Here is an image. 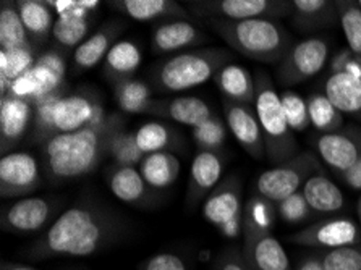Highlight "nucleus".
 I'll list each match as a JSON object with an SVG mask.
<instances>
[{
	"label": "nucleus",
	"mask_w": 361,
	"mask_h": 270,
	"mask_svg": "<svg viewBox=\"0 0 361 270\" xmlns=\"http://www.w3.org/2000/svg\"><path fill=\"white\" fill-rule=\"evenodd\" d=\"M130 220L97 197H83L63 211L51 227L25 250L31 261L101 254L128 238Z\"/></svg>",
	"instance_id": "obj_1"
},
{
	"label": "nucleus",
	"mask_w": 361,
	"mask_h": 270,
	"mask_svg": "<svg viewBox=\"0 0 361 270\" xmlns=\"http://www.w3.org/2000/svg\"><path fill=\"white\" fill-rule=\"evenodd\" d=\"M122 113H109L106 122L97 126L60 133L41 147L42 172L51 183L80 180L91 175L107 157L111 136L125 128Z\"/></svg>",
	"instance_id": "obj_2"
},
{
	"label": "nucleus",
	"mask_w": 361,
	"mask_h": 270,
	"mask_svg": "<svg viewBox=\"0 0 361 270\" xmlns=\"http://www.w3.org/2000/svg\"><path fill=\"white\" fill-rule=\"evenodd\" d=\"M204 23L235 52L256 62L279 65L295 44L290 31L276 20H206Z\"/></svg>",
	"instance_id": "obj_3"
},
{
	"label": "nucleus",
	"mask_w": 361,
	"mask_h": 270,
	"mask_svg": "<svg viewBox=\"0 0 361 270\" xmlns=\"http://www.w3.org/2000/svg\"><path fill=\"white\" fill-rule=\"evenodd\" d=\"M231 60V52L219 47L175 54L151 71L152 86L162 94L188 91L214 78L221 68L232 63Z\"/></svg>",
	"instance_id": "obj_4"
},
{
	"label": "nucleus",
	"mask_w": 361,
	"mask_h": 270,
	"mask_svg": "<svg viewBox=\"0 0 361 270\" xmlns=\"http://www.w3.org/2000/svg\"><path fill=\"white\" fill-rule=\"evenodd\" d=\"M256 97L255 110L258 115L262 137L266 146V159L281 165L298 156V141L288 126L283 113L281 94L266 71L256 73Z\"/></svg>",
	"instance_id": "obj_5"
},
{
	"label": "nucleus",
	"mask_w": 361,
	"mask_h": 270,
	"mask_svg": "<svg viewBox=\"0 0 361 270\" xmlns=\"http://www.w3.org/2000/svg\"><path fill=\"white\" fill-rule=\"evenodd\" d=\"M318 172H322L321 159L311 151L300 152L292 161L264 170L256 178L255 191L266 201L277 204L302 191L308 178Z\"/></svg>",
	"instance_id": "obj_6"
},
{
	"label": "nucleus",
	"mask_w": 361,
	"mask_h": 270,
	"mask_svg": "<svg viewBox=\"0 0 361 270\" xmlns=\"http://www.w3.org/2000/svg\"><path fill=\"white\" fill-rule=\"evenodd\" d=\"M190 10L201 21L206 20H276L290 18L292 2L288 0H193Z\"/></svg>",
	"instance_id": "obj_7"
},
{
	"label": "nucleus",
	"mask_w": 361,
	"mask_h": 270,
	"mask_svg": "<svg viewBox=\"0 0 361 270\" xmlns=\"http://www.w3.org/2000/svg\"><path fill=\"white\" fill-rule=\"evenodd\" d=\"M63 204V197H23L4 207L0 225L4 231L13 235H32L41 230L46 231L62 214L60 211Z\"/></svg>",
	"instance_id": "obj_8"
},
{
	"label": "nucleus",
	"mask_w": 361,
	"mask_h": 270,
	"mask_svg": "<svg viewBox=\"0 0 361 270\" xmlns=\"http://www.w3.org/2000/svg\"><path fill=\"white\" fill-rule=\"evenodd\" d=\"M329 55L331 42L326 37H308L295 42L277 65L276 78L279 85L290 87L311 80L326 67Z\"/></svg>",
	"instance_id": "obj_9"
},
{
	"label": "nucleus",
	"mask_w": 361,
	"mask_h": 270,
	"mask_svg": "<svg viewBox=\"0 0 361 270\" xmlns=\"http://www.w3.org/2000/svg\"><path fill=\"white\" fill-rule=\"evenodd\" d=\"M243 185L238 175H228L202 204V217L224 235L237 236L243 223Z\"/></svg>",
	"instance_id": "obj_10"
},
{
	"label": "nucleus",
	"mask_w": 361,
	"mask_h": 270,
	"mask_svg": "<svg viewBox=\"0 0 361 270\" xmlns=\"http://www.w3.org/2000/svg\"><path fill=\"white\" fill-rule=\"evenodd\" d=\"M109 115L102 106L101 96L92 90H78L67 92L60 99L56 109V128L60 133H73V131L97 126L106 122Z\"/></svg>",
	"instance_id": "obj_11"
},
{
	"label": "nucleus",
	"mask_w": 361,
	"mask_h": 270,
	"mask_svg": "<svg viewBox=\"0 0 361 270\" xmlns=\"http://www.w3.org/2000/svg\"><path fill=\"white\" fill-rule=\"evenodd\" d=\"M288 243L314 247L321 251L355 246L361 243V227L347 217L321 220L290 235Z\"/></svg>",
	"instance_id": "obj_12"
},
{
	"label": "nucleus",
	"mask_w": 361,
	"mask_h": 270,
	"mask_svg": "<svg viewBox=\"0 0 361 270\" xmlns=\"http://www.w3.org/2000/svg\"><path fill=\"white\" fill-rule=\"evenodd\" d=\"M243 254L255 270H293L286 250L271 228L243 217Z\"/></svg>",
	"instance_id": "obj_13"
},
{
	"label": "nucleus",
	"mask_w": 361,
	"mask_h": 270,
	"mask_svg": "<svg viewBox=\"0 0 361 270\" xmlns=\"http://www.w3.org/2000/svg\"><path fill=\"white\" fill-rule=\"evenodd\" d=\"M313 145L321 161L338 175L361 159V128L357 125L342 126L332 133L318 135Z\"/></svg>",
	"instance_id": "obj_14"
},
{
	"label": "nucleus",
	"mask_w": 361,
	"mask_h": 270,
	"mask_svg": "<svg viewBox=\"0 0 361 270\" xmlns=\"http://www.w3.org/2000/svg\"><path fill=\"white\" fill-rule=\"evenodd\" d=\"M39 162L30 152L13 151L0 161V196L4 200L23 197L41 188Z\"/></svg>",
	"instance_id": "obj_15"
},
{
	"label": "nucleus",
	"mask_w": 361,
	"mask_h": 270,
	"mask_svg": "<svg viewBox=\"0 0 361 270\" xmlns=\"http://www.w3.org/2000/svg\"><path fill=\"white\" fill-rule=\"evenodd\" d=\"M222 107L227 128L231 130L238 145L243 147V151L256 161L266 159L264 137H262L261 125L255 107L250 104L227 101V99L222 101Z\"/></svg>",
	"instance_id": "obj_16"
},
{
	"label": "nucleus",
	"mask_w": 361,
	"mask_h": 270,
	"mask_svg": "<svg viewBox=\"0 0 361 270\" xmlns=\"http://www.w3.org/2000/svg\"><path fill=\"white\" fill-rule=\"evenodd\" d=\"M106 180L112 195L133 207H154L161 201L159 192L146 183L143 175L136 167L111 165L106 170Z\"/></svg>",
	"instance_id": "obj_17"
},
{
	"label": "nucleus",
	"mask_w": 361,
	"mask_h": 270,
	"mask_svg": "<svg viewBox=\"0 0 361 270\" xmlns=\"http://www.w3.org/2000/svg\"><path fill=\"white\" fill-rule=\"evenodd\" d=\"M227 152L198 151L191 162L188 186H187V206H196L201 200H206L209 192L221 183L224 168L227 164Z\"/></svg>",
	"instance_id": "obj_18"
},
{
	"label": "nucleus",
	"mask_w": 361,
	"mask_h": 270,
	"mask_svg": "<svg viewBox=\"0 0 361 270\" xmlns=\"http://www.w3.org/2000/svg\"><path fill=\"white\" fill-rule=\"evenodd\" d=\"M35 106L30 101L13 96L0 97V146L2 156L13 152V147L20 145L28 133L32 123Z\"/></svg>",
	"instance_id": "obj_19"
},
{
	"label": "nucleus",
	"mask_w": 361,
	"mask_h": 270,
	"mask_svg": "<svg viewBox=\"0 0 361 270\" xmlns=\"http://www.w3.org/2000/svg\"><path fill=\"white\" fill-rule=\"evenodd\" d=\"M127 23L122 20H112L104 23L99 30L87 36V39L75 49L73 73L80 75L86 70L94 68L97 63L106 60L107 54L116 46L120 35L125 31Z\"/></svg>",
	"instance_id": "obj_20"
},
{
	"label": "nucleus",
	"mask_w": 361,
	"mask_h": 270,
	"mask_svg": "<svg viewBox=\"0 0 361 270\" xmlns=\"http://www.w3.org/2000/svg\"><path fill=\"white\" fill-rule=\"evenodd\" d=\"M209 41L206 32L190 20H171L157 25L151 35L152 51L159 55L173 54L188 47H196Z\"/></svg>",
	"instance_id": "obj_21"
},
{
	"label": "nucleus",
	"mask_w": 361,
	"mask_h": 270,
	"mask_svg": "<svg viewBox=\"0 0 361 270\" xmlns=\"http://www.w3.org/2000/svg\"><path fill=\"white\" fill-rule=\"evenodd\" d=\"M147 115L171 120V122L187 125L191 130L211 118L212 109L204 99L196 96H177L171 99H154Z\"/></svg>",
	"instance_id": "obj_22"
},
{
	"label": "nucleus",
	"mask_w": 361,
	"mask_h": 270,
	"mask_svg": "<svg viewBox=\"0 0 361 270\" xmlns=\"http://www.w3.org/2000/svg\"><path fill=\"white\" fill-rule=\"evenodd\" d=\"M292 26L303 35H313L334 25L338 20L337 0H292Z\"/></svg>",
	"instance_id": "obj_23"
},
{
	"label": "nucleus",
	"mask_w": 361,
	"mask_h": 270,
	"mask_svg": "<svg viewBox=\"0 0 361 270\" xmlns=\"http://www.w3.org/2000/svg\"><path fill=\"white\" fill-rule=\"evenodd\" d=\"M109 7L136 21L188 20L190 15L173 0H111Z\"/></svg>",
	"instance_id": "obj_24"
},
{
	"label": "nucleus",
	"mask_w": 361,
	"mask_h": 270,
	"mask_svg": "<svg viewBox=\"0 0 361 270\" xmlns=\"http://www.w3.org/2000/svg\"><path fill=\"white\" fill-rule=\"evenodd\" d=\"M35 76L37 91H36V104L42 102L44 99L65 91V75H67V60L62 52L51 49V51L37 55L35 67L31 68Z\"/></svg>",
	"instance_id": "obj_25"
},
{
	"label": "nucleus",
	"mask_w": 361,
	"mask_h": 270,
	"mask_svg": "<svg viewBox=\"0 0 361 270\" xmlns=\"http://www.w3.org/2000/svg\"><path fill=\"white\" fill-rule=\"evenodd\" d=\"M324 94L343 115L361 122V75H329L324 82Z\"/></svg>",
	"instance_id": "obj_26"
},
{
	"label": "nucleus",
	"mask_w": 361,
	"mask_h": 270,
	"mask_svg": "<svg viewBox=\"0 0 361 270\" xmlns=\"http://www.w3.org/2000/svg\"><path fill=\"white\" fill-rule=\"evenodd\" d=\"M302 192L313 212L336 214L345 207V196L342 190L324 172H318L308 178Z\"/></svg>",
	"instance_id": "obj_27"
},
{
	"label": "nucleus",
	"mask_w": 361,
	"mask_h": 270,
	"mask_svg": "<svg viewBox=\"0 0 361 270\" xmlns=\"http://www.w3.org/2000/svg\"><path fill=\"white\" fill-rule=\"evenodd\" d=\"M214 81L224 99L232 102L255 106L256 82L253 75L242 65L228 63L214 76Z\"/></svg>",
	"instance_id": "obj_28"
},
{
	"label": "nucleus",
	"mask_w": 361,
	"mask_h": 270,
	"mask_svg": "<svg viewBox=\"0 0 361 270\" xmlns=\"http://www.w3.org/2000/svg\"><path fill=\"white\" fill-rule=\"evenodd\" d=\"M141 51L131 41H118L104 60L102 75L111 85L131 80L141 65Z\"/></svg>",
	"instance_id": "obj_29"
},
{
	"label": "nucleus",
	"mask_w": 361,
	"mask_h": 270,
	"mask_svg": "<svg viewBox=\"0 0 361 270\" xmlns=\"http://www.w3.org/2000/svg\"><path fill=\"white\" fill-rule=\"evenodd\" d=\"M21 21L28 31V36L32 46L41 44L52 35L54 25H56V12L42 0H18L16 2Z\"/></svg>",
	"instance_id": "obj_30"
},
{
	"label": "nucleus",
	"mask_w": 361,
	"mask_h": 270,
	"mask_svg": "<svg viewBox=\"0 0 361 270\" xmlns=\"http://www.w3.org/2000/svg\"><path fill=\"white\" fill-rule=\"evenodd\" d=\"M136 145L145 156L156 152H171L175 149H183L185 141L178 131L171 125L161 122H147L135 131Z\"/></svg>",
	"instance_id": "obj_31"
},
{
	"label": "nucleus",
	"mask_w": 361,
	"mask_h": 270,
	"mask_svg": "<svg viewBox=\"0 0 361 270\" xmlns=\"http://www.w3.org/2000/svg\"><path fill=\"white\" fill-rule=\"evenodd\" d=\"M140 172L152 190L161 191L171 188L177 181L180 175V161L172 152L149 154V156H145L141 162Z\"/></svg>",
	"instance_id": "obj_32"
},
{
	"label": "nucleus",
	"mask_w": 361,
	"mask_h": 270,
	"mask_svg": "<svg viewBox=\"0 0 361 270\" xmlns=\"http://www.w3.org/2000/svg\"><path fill=\"white\" fill-rule=\"evenodd\" d=\"M92 25V13L87 10H75L57 16L52 36L59 46L72 49L78 47L87 39V32Z\"/></svg>",
	"instance_id": "obj_33"
},
{
	"label": "nucleus",
	"mask_w": 361,
	"mask_h": 270,
	"mask_svg": "<svg viewBox=\"0 0 361 270\" xmlns=\"http://www.w3.org/2000/svg\"><path fill=\"white\" fill-rule=\"evenodd\" d=\"M30 46H32V42L21 21L16 2L2 0L0 2V51Z\"/></svg>",
	"instance_id": "obj_34"
},
{
	"label": "nucleus",
	"mask_w": 361,
	"mask_h": 270,
	"mask_svg": "<svg viewBox=\"0 0 361 270\" xmlns=\"http://www.w3.org/2000/svg\"><path fill=\"white\" fill-rule=\"evenodd\" d=\"M114 97L120 110L127 113H149L154 102L149 85L135 78L125 80L114 86Z\"/></svg>",
	"instance_id": "obj_35"
},
{
	"label": "nucleus",
	"mask_w": 361,
	"mask_h": 270,
	"mask_svg": "<svg viewBox=\"0 0 361 270\" xmlns=\"http://www.w3.org/2000/svg\"><path fill=\"white\" fill-rule=\"evenodd\" d=\"M65 94H67V90L60 91L57 94L44 99L42 102L36 104L35 115H32V123H31V136H30L31 145H37L42 147L47 141H51L52 137H56L59 135L54 115H56V109L59 106L60 99H62Z\"/></svg>",
	"instance_id": "obj_36"
},
{
	"label": "nucleus",
	"mask_w": 361,
	"mask_h": 270,
	"mask_svg": "<svg viewBox=\"0 0 361 270\" xmlns=\"http://www.w3.org/2000/svg\"><path fill=\"white\" fill-rule=\"evenodd\" d=\"M311 126L319 135L332 133L343 126V113L329 101L324 92H313L306 99Z\"/></svg>",
	"instance_id": "obj_37"
},
{
	"label": "nucleus",
	"mask_w": 361,
	"mask_h": 270,
	"mask_svg": "<svg viewBox=\"0 0 361 270\" xmlns=\"http://www.w3.org/2000/svg\"><path fill=\"white\" fill-rule=\"evenodd\" d=\"M107 157L114 165H120V167H138L143 162L145 154L136 145L135 133L127 128H120L109 140Z\"/></svg>",
	"instance_id": "obj_38"
},
{
	"label": "nucleus",
	"mask_w": 361,
	"mask_h": 270,
	"mask_svg": "<svg viewBox=\"0 0 361 270\" xmlns=\"http://www.w3.org/2000/svg\"><path fill=\"white\" fill-rule=\"evenodd\" d=\"M338 8V20L348 49L355 55V59L361 63V10L358 2L352 0H337Z\"/></svg>",
	"instance_id": "obj_39"
},
{
	"label": "nucleus",
	"mask_w": 361,
	"mask_h": 270,
	"mask_svg": "<svg viewBox=\"0 0 361 270\" xmlns=\"http://www.w3.org/2000/svg\"><path fill=\"white\" fill-rule=\"evenodd\" d=\"M191 137L200 151H224L227 141V123L217 115H212L206 122L191 130Z\"/></svg>",
	"instance_id": "obj_40"
},
{
	"label": "nucleus",
	"mask_w": 361,
	"mask_h": 270,
	"mask_svg": "<svg viewBox=\"0 0 361 270\" xmlns=\"http://www.w3.org/2000/svg\"><path fill=\"white\" fill-rule=\"evenodd\" d=\"M36 47H16L10 51H0V78L15 81L30 71L36 63Z\"/></svg>",
	"instance_id": "obj_41"
},
{
	"label": "nucleus",
	"mask_w": 361,
	"mask_h": 270,
	"mask_svg": "<svg viewBox=\"0 0 361 270\" xmlns=\"http://www.w3.org/2000/svg\"><path fill=\"white\" fill-rule=\"evenodd\" d=\"M281 102L283 113L288 122V126L292 128L293 133H303L311 126L308 104L298 92L292 90H286L281 94Z\"/></svg>",
	"instance_id": "obj_42"
},
{
	"label": "nucleus",
	"mask_w": 361,
	"mask_h": 270,
	"mask_svg": "<svg viewBox=\"0 0 361 270\" xmlns=\"http://www.w3.org/2000/svg\"><path fill=\"white\" fill-rule=\"evenodd\" d=\"M319 256L326 270H361V243L321 251Z\"/></svg>",
	"instance_id": "obj_43"
},
{
	"label": "nucleus",
	"mask_w": 361,
	"mask_h": 270,
	"mask_svg": "<svg viewBox=\"0 0 361 270\" xmlns=\"http://www.w3.org/2000/svg\"><path fill=\"white\" fill-rule=\"evenodd\" d=\"M276 214L286 223H303L313 216V209L310 207L308 201L305 200L303 192L298 191L295 195L276 204Z\"/></svg>",
	"instance_id": "obj_44"
},
{
	"label": "nucleus",
	"mask_w": 361,
	"mask_h": 270,
	"mask_svg": "<svg viewBox=\"0 0 361 270\" xmlns=\"http://www.w3.org/2000/svg\"><path fill=\"white\" fill-rule=\"evenodd\" d=\"M138 270H190V264L177 252L161 251L141 261Z\"/></svg>",
	"instance_id": "obj_45"
},
{
	"label": "nucleus",
	"mask_w": 361,
	"mask_h": 270,
	"mask_svg": "<svg viewBox=\"0 0 361 270\" xmlns=\"http://www.w3.org/2000/svg\"><path fill=\"white\" fill-rule=\"evenodd\" d=\"M212 270H255L238 247H227L216 257Z\"/></svg>",
	"instance_id": "obj_46"
},
{
	"label": "nucleus",
	"mask_w": 361,
	"mask_h": 270,
	"mask_svg": "<svg viewBox=\"0 0 361 270\" xmlns=\"http://www.w3.org/2000/svg\"><path fill=\"white\" fill-rule=\"evenodd\" d=\"M336 73L361 75V63L355 59V55L348 47L338 49V51L334 54V57L331 59L329 75H336Z\"/></svg>",
	"instance_id": "obj_47"
},
{
	"label": "nucleus",
	"mask_w": 361,
	"mask_h": 270,
	"mask_svg": "<svg viewBox=\"0 0 361 270\" xmlns=\"http://www.w3.org/2000/svg\"><path fill=\"white\" fill-rule=\"evenodd\" d=\"M338 178L352 190L361 191V159L358 162H355L352 167L347 168L345 172L338 173Z\"/></svg>",
	"instance_id": "obj_48"
},
{
	"label": "nucleus",
	"mask_w": 361,
	"mask_h": 270,
	"mask_svg": "<svg viewBox=\"0 0 361 270\" xmlns=\"http://www.w3.org/2000/svg\"><path fill=\"white\" fill-rule=\"evenodd\" d=\"M297 270H326L324 264H322V259L318 254H311V256H306L303 257L302 261L298 262Z\"/></svg>",
	"instance_id": "obj_49"
},
{
	"label": "nucleus",
	"mask_w": 361,
	"mask_h": 270,
	"mask_svg": "<svg viewBox=\"0 0 361 270\" xmlns=\"http://www.w3.org/2000/svg\"><path fill=\"white\" fill-rule=\"evenodd\" d=\"M0 270H37V269L30 267V266H25V264H16V262L4 261L2 266H0Z\"/></svg>",
	"instance_id": "obj_50"
},
{
	"label": "nucleus",
	"mask_w": 361,
	"mask_h": 270,
	"mask_svg": "<svg viewBox=\"0 0 361 270\" xmlns=\"http://www.w3.org/2000/svg\"><path fill=\"white\" fill-rule=\"evenodd\" d=\"M357 212H358V219H360V227H361V196H360L358 204H357Z\"/></svg>",
	"instance_id": "obj_51"
},
{
	"label": "nucleus",
	"mask_w": 361,
	"mask_h": 270,
	"mask_svg": "<svg viewBox=\"0 0 361 270\" xmlns=\"http://www.w3.org/2000/svg\"><path fill=\"white\" fill-rule=\"evenodd\" d=\"M358 7H360V10H361V0H358Z\"/></svg>",
	"instance_id": "obj_52"
}]
</instances>
